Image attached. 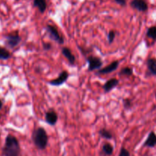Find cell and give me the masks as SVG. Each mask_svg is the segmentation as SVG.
<instances>
[{"label":"cell","instance_id":"obj_17","mask_svg":"<svg viewBox=\"0 0 156 156\" xmlns=\"http://www.w3.org/2000/svg\"><path fill=\"white\" fill-rule=\"evenodd\" d=\"M99 134L101 136L102 138L106 139H111L113 138L112 134L111 133V132H109L108 130L105 129V128H102L99 131Z\"/></svg>","mask_w":156,"mask_h":156},{"label":"cell","instance_id":"obj_7","mask_svg":"<svg viewBox=\"0 0 156 156\" xmlns=\"http://www.w3.org/2000/svg\"><path fill=\"white\" fill-rule=\"evenodd\" d=\"M68 77L69 73L67 71H66V70H63L56 79L50 80V84L52 86H60L67 80Z\"/></svg>","mask_w":156,"mask_h":156},{"label":"cell","instance_id":"obj_10","mask_svg":"<svg viewBox=\"0 0 156 156\" xmlns=\"http://www.w3.org/2000/svg\"><path fill=\"white\" fill-rule=\"evenodd\" d=\"M144 146L149 148H154L156 145V134L154 132H151L148 136L147 139L144 142Z\"/></svg>","mask_w":156,"mask_h":156},{"label":"cell","instance_id":"obj_4","mask_svg":"<svg viewBox=\"0 0 156 156\" xmlns=\"http://www.w3.org/2000/svg\"><path fill=\"white\" fill-rule=\"evenodd\" d=\"M87 61H88V71H93V70L99 69L100 67H101L102 64H103L101 60L99 58H98V57L90 56L88 57Z\"/></svg>","mask_w":156,"mask_h":156},{"label":"cell","instance_id":"obj_19","mask_svg":"<svg viewBox=\"0 0 156 156\" xmlns=\"http://www.w3.org/2000/svg\"><path fill=\"white\" fill-rule=\"evenodd\" d=\"M120 74L125 75V76H131L133 75V70L130 67H124L120 71Z\"/></svg>","mask_w":156,"mask_h":156},{"label":"cell","instance_id":"obj_1","mask_svg":"<svg viewBox=\"0 0 156 156\" xmlns=\"http://www.w3.org/2000/svg\"><path fill=\"white\" fill-rule=\"evenodd\" d=\"M21 148L18 139L12 135L7 136L2 148V156H19Z\"/></svg>","mask_w":156,"mask_h":156},{"label":"cell","instance_id":"obj_24","mask_svg":"<svg viewBox=\"0 0 156 156\" xmlns=\"http://www.w3.org/2000/svg\"><path fill=\"white\" fill-rule=\"evenodd\" d=\"M43 46H44V48L45 49V50H50L52 47V45L50 43H44Z\"/></svg>","mask_w":156,"mask_h":156},{"label":"cell","instance_id":"obj_6","mask_svg":"<svg viewBox=\"0 0 156 156\" xmlns=\"http://www.w3.org/2000/svg\"><path fill=\"white\" fill-rule=\"evenodd\" d=\"M130 6L140 12H146L148 9V5L145 0H133L130 2Z\"/></svg>","mask_w":156,"mask_h":156},{"label":"cell","instance_id":"obj_14","mask_svg":"<svg viewBox=\"0 0 156 156\" xmlns=\"http://www.w3.org/2000/svg\"><path fill=\"white\" fill-rule=\"evenodd\" d=\"M34 6L37 7L41 12H44L47 9V1L46 0H34Z\"/></svg>","mask_w":156,"mask_h":156},{"label":"cell","instance_id":"obj_16","mask_svg":"<svg viewBox=\"0 0 156 156\" xmlns=\"http://www.w3.org/2000/svg\"><path fill=\"white\" fill-rule=\"evenodd\" d=\"M102 151L106 155H111L114 152V147L109 143H106L102 147Z\"/></svg>","mask_w":156,"mask_h":156},{"label":"cell","instance_id":"obj_23","mask_svg":"<svg viewBox=\"0 0 156 156\" xmlns=\"http://www.w3.org/2000/svg\"><path fill=\"white\" fill-rule=\"evenodd\" d=\"M117 4L120 5L122 6H125L126 4V0H114Z\"/></svg>","mask_w":156,"mask_h":156},{"label":"cell","instance_id":"obj_15","mask_svg":"<svg viewBox=\"0 0 156 156\" xmlns=\"http://www.w3.org/2000/svg\"><path fill=\"white\" fill-rule=\"evenodd\" d=\"M11 58V53L5 47L0 46V60H8Z\"/></svg>","mask_w":156,"mask_h":156},{"label":"cell","instance_id":"obj_12","mask_svg":"<svg viewBox=\"0 0 156 156\" xmlns=\"http://www.w3.org/2000/svg\"><path fill=\"white\" fill-rule=\"evenodd\" d=\"M147 67L149 73L152 76H156V59L149 58L147 61Z\"/></svg>","mask_w":156,"mask_h":156},{"label":"cell","instance_id":"obj_3","mask_svg":"<svg viewBox=\"0 0 156 156\" xmlns=\"http://www.w3.org/2000/svg\"><path fill=\"white\" fill-rule=\"evenodd\" d=\"M47 31L49 34V36L50 37L51 39H53V41L59 43V44H63L64 38L59 35L58 30L54 27V26L48 24V25L47 26Z\"/></svg>","mask_w":156,"mask_h":156},{"label":"cell","instance_id":"obj_20","mask_svg":"<svg viewBox=\"0 0 156 156\" xmlns=\"http://www.w3.org/2000/svg\"><path fill=\"white\" fill-rule=\"evenodd\" d=\"M115 36H116V33H115V32H114V31H111V32L108 33V41H109L110 44H112L113 41H114V38H115Z\"/></svg>","mask_w":156,"mask_h":156},{"label":"cell","instance_id":"obj_9","mask_svg":"<svg viewBox=\"0 0 156 156\" xmlns=\"http://www.w3.org/2000/svg\"><path fill=\"white\" fill-rule=\"evenodd\" d=\"M45 120L49 125H54L58 120V116L56 113L53 110L47 112L45 116Z\"/></svg>","mask_w":156,"mask_h":156},{"label":"cell","instance_id":"obj_18","mask_svg":"<svg viewBox=\"0 0 156 156\" xmlns=\"http://www.w3.org/2000/svg\"><path fill=\"white\" fill-rule=\"evenodd\" d=\"M146 35L149 38H152V39L156 41V27L155 26H152V27L149 28L147 31Z\"/></svg>","mask_w":156,"mask_h":156},{"label":"cell","instance_id":"obj_13","mask_svg":"<svg viewBox=\"0 0 156 156\" xmlns=\"http://www.w3.org/2000/svg\"><path fill=\"white\" fill-rule=\"evenodd\" d=\"M62 53L64 56L66 57L67 60L69 61V62L71 64H74L75 61H76V58H75L74 55L73 54L71 50L68 48V47H63L62 50Z\"/></svg>","mask_w":156,"mask_h":156},{"label":"cell","instance_id":"obj_2","mask_svg":"<svg viewBox=\"0 0 156 156\" xmlns=\"http://www.w3.org/2000/svg\"><path fill=\"white\" fill-rule=\"evenodd\" d=\"M32 140L34 145L38 149H45L48 144V136L45 129L39 127L34 130L33 134H32Z\"/></svg>","mask_w":156,"mask_h":156},{"label":"cell","instance_id":"obj_26","mask_svg":"<svg viewBox=\"0 0 156 156\" xmlns=\"http://www.w3.org/2000/svg\"><path fill=\"white\" fill-rule=\"evenodd\" d=\"M155 98H156V94H155Z\"/></svg>","mask_w":156,"mask_h":156},{"label":"cell","instance_id":"obj_25","mask_svg":"<svg viewBox=\"0 0 156 156\" xmlns=\"http://www.w3.org/2000/svg\"><path fill=\"white\" fill-rule=\"evenodd\" d=\"M2 102L1 99H0V110L2 109Z\"/></svg>","mask_w":156,"mask_h":156},{"label":"cell","instance_id":"obj_5","mask_svg":"<svg viewBox=\"0 0 156 156\" xmlns=\"http://www.w3.org/2000/svg\"><path fill=\"white\" fill-rule=\"evenodd\" d=\"M5 44L8 47L13 48V47H16L18 45L20 42H21V37L18 35V34H9L5 36Z\"/></svg>","mask_w":156,"mask_h":156},{"label":"cell","instance_id":"obj_8","mask_svg":"<svg viewBox=\"0 0 156 156\" xmlns=\"http://www.w3.org/2000/svg\"><path fill=\"white\" fill-rule=\"evenodd\" d=\"M119 64H120V62H119V61H114V62H112L111 64H110L109 65H108L107 67L101 69V70L98 72V74H107V73H111V72H113V71H114V70H117V67H118V66H119Z\"/></svg>","mask_w":156,"mask_h":156},{"label":"cell","instance_id":"obj_11","mask_svg":"<svg viewBox=\"0 0 156 156\" xmlns=\"http://www.w3.org/2000/svg\"><path fill=\"white\" fill-rule=\"evenodd\" d=\"M119 84V80L116 78H112V79L109 80L108 81H107L105 84V85L103 86V89L105 90V91L106 93L111 91L112 89H114V87H116L117 86V84Z\"/></svg>","mask_w":156,"mask_h":156},{"label":"cell","instance_id":"obj_21","mask_svg":"<svg viewBox=\"0 0 156 156\" xmlns=\"http://www.w3.org/2000/svg\"><path fill=\"white\" fill-rule=\"evenodd\" d=\"M119 156H130V154H129V151H128L126 148H121L120 151V154H119Z\"/></svg>","mask_w":156,"mask_h":156},{"label":"cell","instance_id":"obj_22","mask_svg":"<svg viewBox=\"0 0 156 156\" xmlns=\"http://www.w3.org/2000/svg\"><path fill=\"white\" fill-rule=\"evenodd\" d=\"M123 106H124L125 109H129L132 106V102H131L130 99H125L123 100Z\"/></svg>","mask_w":156,"mask_h":156}]
</instances>
